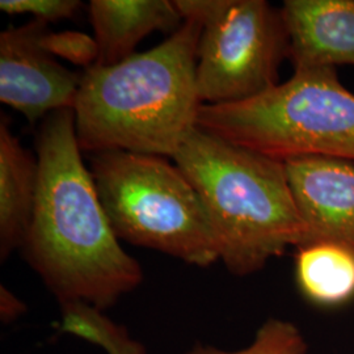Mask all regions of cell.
Segmentation results:
<instances>
[{
  "mask_svg": "<svg viewBox=\"0 0 354 354\" xmlns=\"http://www.w3.org/2000/svg\"><path fill=\"white\" fill-rule=\"evenodd\" d=\"M36 152L37 198L23 256L61 306L87 304L104 313L140 286L143 269L111 227L82 159L74 109L44 118Z\"/></svg>",
  "mask_w": 354,
  "mask_h": 354,
  "instance_id": "obj_1",
  "label": "cell"
},
{
  "mask_svg": "<svg viewBox=\"0 0 354 354\" xmlns=\"http://www.w3.org/2000/svg\"><path fill=\"white\" fill-rule=\"evenodd\" d=\"M203 29L185 20L151 50L82 73L74 108L82 152L175 156L203 105L197 88Z\"/></svg>",
  "mask_w": 354,
  "mask_h": 354,
  "instance_id": "obj_2",
  "label": "cell"
},
{
  "mask_svg": "<svg viewBox=\"0 0 354 354\" xmlns=\"http://www.w3.org/2000/svg\"><path fill=\"white\" fill-rule=\"evenodd\" d=\"M198 192L219 261L239 277L260 272L308 231L291 194L285 163L194 127L172 158Z\"/></svg>",
  "mask_w": 354,
  "mask_h": 354,
  "instance_id": "obj_3",
  "label": "cell"
},
{
  "mask_svg": "<svg viewBox=\"0 0 354 354\" xmlns=\"http://www.w3.org/2000/svg\"><path fill=\"white\" fill-rule=\"evenodd\" d=\"M197 127L279 162L326 156L354 163V93L333 67L294 70L245 102L203 104Z\"/></svg>",
  "mask_w": 354,
  "mask_h": 354,
  "instance_id": "obj_4",
  "label": "cell"
},
{
  "mask_svg": "<svg viewBox=\"0 0 354 354\" xmlns=\"http://www.w3.org/2000/svg\"><path fill=\"white\" fill-rule=\"evenodd\" d=\"M91 174L120 241L189 266L219 261L203 200L176 165L158 155L105 151L92 155Z\"/></svg>",
  "mask_w": 354,
  "mask_h": 354,
  "instance_id": "obj_5",
  "label": "cell"
},
{
  "mask_svg": "<svg viewBox=\"0 0 354 354\" xmlns=\"http://www.w3.org/2000/svg\"><path fill=\"white\" fill-rule=\"evenodd\" d=\"M183 20L203 26L197 88L203 104L245 102L279 86L289 58L281 8L266 0H174Z\"/></svg>",
  "mask_w": 354,
  "mask_h": 354,
  "instance_id": "obj_6",
  "label": "cell"
},
{
  "mask_svg": "<svg viewBox=\"0 0 354 354\" xmlns=\"http://www.w3.org/2000/svg\"><path fill=\"white\" fill-rule=\"evenodd\" d=\"M48 23L33 19L0 35V102L30 124L74 109L82 74L67 70L42 45Z\"/></svg>",
  "mask_w": 354,
  "mask_h": 354,
  "instance_id": "obj_7",
  "label": "cell"
},
{
  "mask_svg": "<svg viewBox=\"0 0 354 354\" xmlns=\"http://www.w3.org/2000/svg\"><path fill=\"white\" fill-rule=\"evenodd\" d=\"M288 181L308 241H336L354 248V163L306 156L285 162ZM306 245V244H304Z\"/></svg>",
  "mask_w": 354,
  "mask_h": 354,
  "instance_id": "obj_8",
  "label": "cell"
},
{
  "mask_svg": "<svg viewBox=\"0 0 354 354\" xmlns=\"http://www.w3.org/2000/svg\"><path fill=\"white\" fill-rule=\"evenodd\" d=\"M281 10L294 70L354 66V0H286Z\"/></svg>",
  "mask_w": 354,
  "mask_h": 354,
  "instance_id": "obj_9",
  "label": "cell"
},
{
  "mask_svg": "<svg viewBox=\"0 0 354 354\" xmlns=\"http://www.w3.org/2000/svg\"><path fill=\"white\" fill-rule=\"evenodd\" d=\"M89 20L99 48L96 66H114L134 55L152 32H176L183 20L169 0H91Z\"/></svg>",
  "mask_w": 354,
  "mask_h": 354,
  "instance_id": "obj_10",
  "label": "cell"
},
{
  "mask_svg": "<svg viewBox=\"0 0 354 354\" xmlns=\"http://www.w3.org/2000/svg\"><path fill=\"white\" fill-rule=\"evenodd\" d=\"M38 188V160L0 120V259L21 250L30 226Z\"/></svg>",
  "mask_w": 354,
  "mask_h": 354,
  "instance_id": "obj_11",
  "label": "cell"
},
{
  "mask_svg": "<svg viewBox=\"0 0 354 354\" xmlns=\"http://www.w3.org/2000/svg\"><path fill=\"white\" fill-rule=\"evenodd\" d=\"M295 277L311 304L342 306L354 298V248L336 241H314L298 248Z\"/></svg>",
  "mask_w": 354,
  "mask_h": 354,
  "instance_id": "obj_12",
  "label": "cell"
},
{
  "mask_svg": "<svg viewBox=\"0 0 354 354\" xmlns=\"http://www.w3.org/2000/svg\"><path fill=\"white\" fill-rule=\"evenodd\" d=\"M302 330L290 320L272 317L256 330L252 342L238 351L197 344L185 354H308Z\"/></svg>",
  "mask_w": 354,
  "mask_h": 354,
  "instance_id": "obj_13",
  "label": "cell"
},
{
  "mask_svg": "<svg viewBox=\"0 0 354 354\" xmlns=\"http://www.w3.org/2000/svg\"><path fill=\"white\" fill-rule=\"evenodd\" d=\"M80 337L100 346L106 354H147L145 345L131 337L124 326L100 313L89 315L82 323Z\"/></svg>",
  "mask_w": 354,
  "mask_h": 354,
  "instance_id": "obj_14",
  "label": "cell"
},
{
  "mask_svg": "<svg viewBox=\"0 0 354 354\" xmlns=\"http://www.w3.org/2000/svg\"><path fill=\"white\" fill-rule=\"evenodd\" d=\"M42 45L51 55L84 67V70L95 66L99 58L96 39L82 32L66 30L54 33L48 29L42 36Z\"/></svg>",
  "mask_w": 354,
  "mask_h": 354,
  "instance_id": "obj_15",
  "label": "cell"
},
{
  "mask_svg": "<svg viewBox=\"0 0 354 354\" xmlns=\"http://www.w3.org/2000/svg\"><path fill=\"white\" fill-rule=\"evenodd\" d=\"M77 0H1L0 10L8 15L30 13L42 21L71 19L80 8Z\"/></svg>",
  "mask_w": 354,
  "mask_h": 354,
  "instance_id": "obj_16",
  "label": "cell"
},
{
  "mask_svg": "<svg viewBox=\"0 0 354 354\" xmlns=\"http://www.w3.org/2000/svg\"><path fill=\"white\" fill-rule=\"evenodd\" d=\"M26 313V306L7 288H0V314L3 323H11Z\"/></svg>",
  "mask_w": 354,
  "mask_h": 354,
  "instance_id": "obj_17",
  "label": "cell"
}]
</instances>
